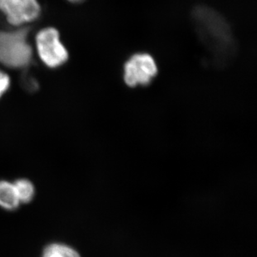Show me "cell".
Returning a JSON list of instances; mask_svg holds the SVG:
<instances>
[{"label":"cell","mask_w":257,"mask_h":257,"mask_svg":"<svg viewBox=\"0 0 257 257\" xmlns=\"http://www.w3.org/2000/svg\"><path fill=\"white\" fill-rule=\"evenodd\" d=\"M28 31L0 32V63L21 68L29 64L32 57L31 47L27 42Z\"/></svg>","instance_id":"7a4b0ae2"},{"label":"cell","mask_w":257,"mask_h":257,"mask_svg":"<svg viewBox=\"0 0 257 257\" xmlns=\"http://www.w3.org/2000/svg\"><path fill=\"white\" fill-rule=\"evenodd\" d=\"M13 183H14L15 190L17 192L20 204L29 203L32 200L34 199V195H35V187L31 181L21 178V179L16 180Z\"/></svg>","instance_id":"ba28073f"},{"label":"cell","mask_w":257,"mask_h":257,"mask_svg":"<svg viewBox=\"0 0 257 257\" xmlns=\"http://www.w3.org/2000/svg\"><path fill=\"white\" fill-rule=\"evenodd\" d=\"M20 206V201L18 197L13 182L5 180L0 181V207L7 211H15Z\"/></svg>","instance_id":"8992f818"},{"label":"cell","mask_w":257,"mask_h":257,"mask_svg":"<svg viewBox=\"0 0 257 257\" xmlns=\"http://www.w3.org/2000/svg\"><path fill=\"white\" fill-rule=\"evenodd\" d=\"M68 1H70L72 3H79L82 2L83 0H68Z\"/></svg>","instance_id":"30bf717a"},{"label":"cell","mask_w":257,"mask_h":257,"mask_svg":"<svg viewBox=\"0 0 257 257\" xmlns=\"http://www.w3.org/2000/svg\"><path fill=\"white\" fill-rule=\"evenodd\" d=\"M37 48L39 56L47 66L56 68L68 60V51L59 39V34L54 28H47L37 35Z\"/></svg>","instance_id":"3957f363"},{"label":"cell","mask_w":257,"mask_h":257,"mask_svg":"<svg viewBox=\"0 0 257 257\" xmlns=\"http://www.w3.org/2000/svg\"><path fill=\"white\" fill-rule=\"evenodd\" d=\"M10 78L5 73L0 71V97L2 96L6 90L10 87Z\"/></svg>","instance_id":"9c48e42d"},{"label":"cell","mask_w":257,"mask_h":257,"mask_svg":"<svg viewBox=\"0 0 257 257\" xmlns=\"http://www.w3.org/2000/svg\"><path fill=\"white\" fill-rule=\"evenodd\" d=\"M0 10L6 15L10 24L20 25L36 20L40 6L38 0H0Z\"/></svg>","instance_id":"5b68a950"},{"label":"cell","mask_w":257,"mask_h":257,"mask_svg":"<svg viewBox=\"0 0 257 257\" xmlns=\"http://www.w3.org/2000/svg\"><path fill=\"white\" fill-rule=\"evenodd\" d=\"M200 38L219 60L228 59L235 50L232 34L226 20L206 6L195 9L192 14Z\"/></svg>","instance_id":"6da1fadb"},{"label":"cell","mask_w":257,"mask_h":257,"mask_svg":"<svg viewBox=\"0 0 257 257\" xmlns=\"http://www.w3.org/2000/svg\"><path fill=\"white\" fill-rule=\"evenodd\" d=\"M157 73V63L148 54H135L124 66V80L130 87L148 85Z\"/></svg>","instance_id":"277c9868"},{"label":"cell","mask_w":257,"mask_h":257,"mask_svg":"<svg viewBox=\"0 0 257 257\" xmlns=\"http://www.w3.org/2000/svg\"><path fill=\"white\" fill-rule=\"evenodd\" d=\"M42 257H81V255L69 245L63 243H52L44 248Z\"/></svg>","instance_id":"52a82bcc"}]
</instances>
